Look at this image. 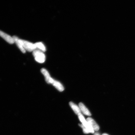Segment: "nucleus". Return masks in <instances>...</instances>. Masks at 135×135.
I'll return each mask as SVG.
<instances>
[{"label": "nucleus", "mask_w": 135, "mask_h": 135, "mask_svg": "<svg viewBox=\"0 0 135 135\" xmlns=\"http://www.w3.org/2000/svg\"><path fill=\"white\" fill-rule=\"evenodd\" d=\"M33 55L35 60L38 63H42L45 60V56L43 52L38 50H35L33 51Z\"/></svg>", "instance_id": "nucleus-1"}, {"label": "nucleus", "mask_w": 135, "mask_h": 135, "mask_svg": "<svg viewBox=\"0 0 135 135\" xmlns=\"http://www.w3.org/2000/svg\"><path fill=\"white\" fill-rule=\"evenodd\" d=\"M20 41L25 50L28 52H32L36 49L35 44L20 39Z\"/></svg>", "instance_id": "nucleus-2"}, {"label": "nucleus", "mask_w": 135, "mask_h": 135, "mask_svg": "<svg viewBox=\"0 0 135 135\" xmlns=\"http://www.w3.org/2000/svg\"><path fill=\"white\" fill-rule=\"evenodd\" d=\"M0 36L2 38L6 41L11 44H12L15 43L13 37L10 36L6 33L0 30Z\"/></svg>", "instance_id": "nucleus-3"}, {"label": "nucleus", "mask_w": 135, "mask_h": 135, "mask_svg": "<svg viewBox=\"0 0 135 135\" xmlns=\"http://www.w3.org/2000/svg\"><path fill=\"white\" fill-rule=\"evenodd\" d=\"M41 71L42 73L45 76V80L47 83L49 84H52L54 80L51 77L48 72L46 69L44 68L42 69Z\"/></svg>", "instance_id": "nucleus-4"}, {"label": "nucleus", "mask_w": 135, "mask_h": 135, "mask_svg": "<svg viewBox=\"0 0 135 135\" xmlns=\"http://www.w3.org/2000/svg\"><path fill=\"white\" fill-rule=\"evenodd\" d=\"M87 122L90 125L94 131H98L99 130V127L98 125L92 118L89 117L86 119Z\"/></svg>", "instance_id": "nucleus-5"}, {"label": "nucleus", "mask_w": 135, "mask_h": 135, "mask_svg": "<svg viewBox=\"0 0 135 135\" xmlns=\"http://www.w3.org/2000/svg\"><path fill=\"white\" fill-rule=\"evenodd\" d=\"M79 107L80 108L81 112H82L84 114L87 116H90L91 115L88 109L82 103H79Z\"/></svg>", "instance_id": "nucleus-6"}, {"label": "nucleus", "mask_w": 135, "mask_h": 135, "mask_svg": "<svg viewBox=\"0 0 135 135\" xmlns=\"http://www.w3.org/2000/svg\"><path fill=\"white\" fill-rule=\"evenodd\" d=\"M14 39L15 43H16L17 46L19 48L22 52L23 53H25L26 52V50L21 45V44L20 41V39L17 37L16 36H13V37Z\"/></svg>", "instance_id": "nucleus-7"}, {"label": "nucleus", "mask_w": 135, "mask_h": 135, "mask_svg": "<svg viewBox=\"0 0 135 135\" xmlns=\"http://www.w3.org/2000/svg\"><path fill=\"white\" fill-rule=\"evenodd\" d=\"M69 104L76 114L78 115L81 114L80 110L78 106L72 102H70Z\"/></svg>", "instance_id": "nucleus-8"}, {"label": "nucleus", "mask_w": 135, "mask_h": 135, "mask_svg": "<svg viewBox=\"0 0 135 135\" xmlns=\"http://www.w3.org/2000/svg\"><path fill=\"white\" fill-rule=\"evenodd\" d=\"M52 84L60 91H63L64 90V88L63 85L58 81L54 80Z\"/></svg>", "instance_id": "nucleus-9"}, {"label": "nucleus", "mask_w": 135, "mask_h": 135, "mask_svg": "<svg viewBox=\"0 0 135 135\" xmlns=\"http://www.w3.org/2000/svg\"><path fill=\"white\" fill-rule=\"evenodd\" d=\"M35 45L36 49H38V50H41L43 52L46 51V47H45V45L42 42H37V43L35 44Z\"/></svg>", "instance_id": "nucleus-10"}, {"label": "nucleus", "mask_w": 135, "mask_h": 135, "mask_svg": "<svg viewBox=\"0 0 135 135\" xmlns=\"http://www.w3.org/2000/svg\"><path fill=\"white\" fill-rule=\"evenodd\" d=\"M78 117L79 119H80V121L82 123V124L84 125H85L87 122L86 120H85L83 116L81 114L79 115Z\"/></svg>", "instance_id": "nucleus-11"}, {"label": "nucleus", "mask_w": 135, "mask_h": 135, "mask_svg": "<svg viewBox=\"0 0 135 135\" xmlns=\"http://www.w3.org/2000/svg\"><path fill=\"white\" fill-rule=\"evenodd\" d=\"M80 126L83 129V131L84 133H85L86 134H87L90 133L88 130V129L83 124H80Z\"/></svg>", "instance_id": "nucleus-12"}, {"label": "nucleus", "mask_w": 135, "mask_h": 135, "mask_svg": "<svg viewBox=\"0 0 135 135\" xmlns=\"http://www.w3.org/2000/svg\"><path fill=\"white\" fill-rule=\"evenodd\" d=\"M95 135H100L98 133H97L95 134Z\"/></svg>", "instance_id": "nucleus-13"}, {"label": "nucleus", "mask_w": 135, "mask_h": 135, "mask_svg": "<svg viewBox=\"0 0 135 135\" xmlns=\"http://www.w3.org/2000/svg\"><path fill=\"white\" fill-rule=\"evenodd\" d=\"M102 135H109L108 134H104Z\"/></svg>", "instance_id": "nucleus-14"}]
</instances>
